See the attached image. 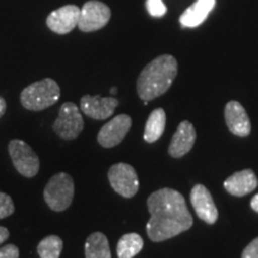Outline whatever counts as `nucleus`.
<instances>
[{
    "label": "nucleus",
    "mask_w": 258,
    "mask_h": 258,
    "mask_svg": "<svg viewBox=\"0 0 258 258\" xmlns=\"http://www.w3.org/2000/svg\"><path fill=\"white\" fill-rule=\"evenodd\" d=\"M151 218L146 225L148 238L159 243L188 231L194 224L183 195L177 190L163 188L147 199Z\"/></svg>",
    "instance_id": "nucleus-1"
},
{
    "label": "nucleus",
    "mask_w": 258,
    "mask_h": 258,
    "mask_svg": "<svg viewBox=\"0 0 258 258\" xmlns=\"http://www.w3.org/2000/svg\"><path fill=\"white\" fill-rule=\"evenodd\" d=\"M178 63L172 55H160L141 71L137 82L138 95L144 102H150L164 95L175 80Z\"/></svg>",
    "instance_id": "nucleus-2"
},
{
    "label": "nucleus",
    "mask_w": 258,
    "mask_h": 258,
    "mask_svg": "<svg viewBox=\"0 0 258 258\" xmlns=\"http://www.w3.org/2000/svg\"><path fill=\"white\" fill-rule=\"evenodd\" d=\"M61 95L59 84L51 78H44L27 86L21 92V104L30 111H42L56 104Z\"/></svg>",
    "instance_id": "nucleus-3"
},
{
    "label": "nucleus",
    "mask_w": 258,
    "mask_h": 258,
    "mask_svg": "<svg viewBox=\"0 0 258 258\" xmlns=\"http://www.w3.org/2000/svg\"><path fill=\"white\" fill-rule=\"evenodd\" d=\"M43 199L51 211L63 212L72 205L74 180L66 172H59L48 180L43 190Z\"/></svg>",
    "instance_id": "nucleus-4"
},
{
    "label": "nucleus",
    "mask_w": 258,
    "mask_h": 258,
    "mask_svg": "<svg viewBox=\"0 0 258 258\" xmlns=\"http://www.w3.org/2000/svg\"><path fill=\"white\" fill-rule=\"evenodd\" d=\"M84 120L78 108L72 102H66L61 105L59 116L53 123V131L62 140L71 141L79 137L84 129Z\"/></svg>",
    "instance_id": "nucleus-5"
},
{
    "label": "nucleus",
    "mask_w": 258,
    "mask_h": 258,
    "mask_svg": "<svg viewBox=\"0 0 258 258\" xmlns=\"http://www.w3.org/2000/svg\"><path fill=\"white\" fill-rule=\"evenodd\" d=\"M9 154L15 169L27 178H32L40 171V159L34 150L23 140L14 139L9 144Z\"/></svg>",
    "instance_id": "nucleus-6"
},
{
    "label": "nucleus",
    "mask_w": 258,
    "mask_h": 258,
    "mask_svg": "<svg viewBox=\"0 0 258 258\" xmlns=\"http://www.w3.org/2000/svg\"><path fill=\"white\" fill-rule=\"evenodd\" d=\"M108 179L111 188L118 195L131 199L139 190V177L135 169L127 163L114 164L108 171Z\"/></svg>",
    "instance_id": "nucleus-7"
},
{
    "label": "nucleus",
    "mask_w": 258,
    "mask_h": 258,
    "mask_svg": "<svg viewBox=\"0 0 258 258\" xmlns=\"http://www.w3.org/2000/svg\"><path fill=\"white\" fill-rule=\"evenodd\" d=\"M111 18V10L104 3L98 0H89L80 9L78 29L83 32L101 30L109 23Z\"/></svg>",
    "instance_id": "nucleus-8"
},
{
    "label": "nucleus",
    "mask_w": 258,
    "mask_h": 258,
    "mask_svg": "<svg viewBox=\"0 0 258 258\" xmlns=\"http://www.w3.org/2000/svg\"><path fill=\"white\" fill-rule=\"evenodd\" d=\"M132 127L129 115L121 114L105 123L97 135V141L104 148H111L121 144Z\"/></svg>",
    "instance_id": "nucleus-9"
},
{
    "label": "nucleus",
    "mask_w": 258,
    "mask_h": 258,
    "mask_svg": "<svg viewBox=\"0 0 258 258\" xmlns=\"http://www.w3.org/2000/svg\"><path fill=\"white\" fill-rule=\"evenodd\" d=\"M80 9L77 5H64L50 12L46 19L47 27L57 35H66L78 27Z\"/></svg>",
    "instance_id": "nucleus-10"
},
{
    "label": "nucleus",
    "mask_w": 258,
    "mask_h": 258,
    "mask_svg": "<svg viewBox=\"0 0 258 258\" xmlns=\"http://www.w3.org/2000/svg\"><path fill=\"white\" fill-rule=\"evenodd\" d=\"M118 101L115 97L85 95L80 99V111L93 120H106L114 115Z\"/></svg>",
    "instance_id": "nucleus-11"
},
{
    "label": "nucleus",
    "mask_w": 258,
    "mask_h": 258,
    "mask_svg": "<svg viewBox=\"0 0 258 258\" xmlns=\"http://www.w3.org/2000/svg\"><path fill=\"white\" fill-rule=\"evenodd\" d=\"M190 201L198 217L209 225L218 220V208L209 190L202 184H196L190 192Z\"/></svg>",
    "instance_id": "nucleus-12"
},
{
    "label": "nucleus",
    "mask_w": 258,
    "mask_h": 258,
    "mask_svg": "<svg viewBox=\"0 0 258 258\" xmlns=\"http://www.w3.org/2000/svg\"><path fill=\"white\" fill-rule=\"evenodd\" d=\"M225 120L231 133L238 137H247L251 132V122L244 106L237 101L226 104Z\"/></svg>",
    "instance_id": "nucleus-13"
},
{
    "label": "nucleus",
    "mask_w": 258,
    "mask_h": 258,
    "mask_svg": "<svg viewBox=\"0 0 258 258\" xmlns=\"http://www.w3.org/2000/svg\"><path fill=\"white\" fill-rule=\"evenodd\" d=\"M196 140V131L189 121L180 122L169 146V154L173 158H182L190 152Z\"/></svg>",
    "instance_id": "nucleus-14"
},
{
    "label": "nucleus",
    "mask_w": 258,
    "mask_h": 258,
    "mask_svg": "<svg viewBox=\"0 0 258 258\" xmlns=\"http://www.w3.org/2000/svg\"><path fill=\"white\" fill-rule=\"evenodd\" d=\"M258 185V179L252 170L247 169L235 172L225 180L224 186L226 191L233 196H245L246 194L253 191Z\"/></svg>",
    "instance_id": "nucleus-15"
},
{
    "label": "nucleus",
    "mask_w": 258,
    "mask_h": 258,
    "mask_svg": "<svg viewBox=\"0 0 258 258\" xmlns=\"http://www.w3.org/2000/svg\"><path fill=\"white\" fill-rule=\"evenodd\" d=\"M215 0H198L195 4L185 10V12L180 16L179 22L185 28L199 27L206 21L208 15L214 9Z\"/></svg>",
    "instance_id": "nucleus-16"
},
{
    "label": "nucleus",
    "mask_w": 258,
    "mask_h": 258,
    "mask_svg": "<svg viewBox=\"0 0 258 258\" xmlns=\"http://www.w3.org/2000/svg\"><path fill=\"white\" fill-rule=\"evenodd\" d=\"M165 124L166 114L164 109L158 108L156 110H153L147 118L146 127H145L144 132V140L148 144L156 143L157 140H159L164 131H165Z\"/></svg>",
    "instance_id": "nucleus-17"
},
{
    "label": "nucleus",
    "mask_w": 258,
    "mask_h": 258,
    "mask_svg": "<svg viewBox=\"0 0 258 258\" xmlns=\"http://www.w3.org/2000/svg\"><path fill=\"white\" fill-rule=\"evenodd\" d=\"M85 258H111L109 240L102 232H93L85 241Z\"/></svg>",
    "instance_id": "nucleus-18"
},
{
    "label": "nucleus",
    "mask_w": 258,
    "mask_h": 258,
    "mask_svg": "<svg viewBox=\"0 0 258 258\" xmlns=\"http://www.w3.org/2000/svg\"><path fill=\"white\" fill-rule=\"evenodd\" d=\"M144 239L138 233H127L122 235L117 243L116 252L118 258H133L143 250Z\"/></svg>",
    "instance_id": "nucleus-19"
},
{
    "label": "nucleus",
    "mask_w": 258,
    "mask_h": 258,
    "mask_svg": "<svg viewBox=\"0 0 258 258\" xmlns=\"http://www.w3.org/2000/svg\"><path fill=\"white\" fill-rule=\"evenodd\" d=\"M63 249V241L59 235L51 234L43 238L37 245V253L40 258H60Z\"/></svg>",
    "instance_id": "nucleus-20"
},
{
    "label": "nucleus",
    "mask_w": 258,
    "mask_h": 258,
    "mask_svg": "<svg viewBox=\"0 0 258 258\" xmlns=\"http://www.w3.org/2000/svg\"><path fill=\"white\" fill-rule=\"evenodd\" d=\"M15 212L14 200L5 192H0V220L10 217Z\"/></svg>",
    "instance_id": "nucleus-21"
},
{
    "label": "nucleus",
    "mask_w": 258,
    "mask_h": 258,
    "mask_svg": "<svg viewBox=\"0 0 258 258\" xmlns=\"http://www.w3.org/2000/svg\"><path fill=\"white\" fill-rule=\"evenodd\" d=\"M146 8H147L148 14L157 18L163 17L167 11L166 6L163 3V0H146Z\"/></svg>",
    "instance_id": "nucleus-22"
},
{
    "label": "nucleus",
    "mask_w": 258,
    "mask_h": 258,
    "mask_svg": "<svg viewBox=\"0 0 258 258\" xmlns=\"http://www.w3.org/2000/svg\"><path fill=\"white\" fill-rule=\"evenodd\" d=\"M0 258H19V250L14 244H8L0 249Z\"/></svg>",
    "instance_id": "nucleus-23"
},
{
    "label": "nucleus",
    "mask_w": 258,
    "mask_h": 258,
    "mask_svg": "<svg viewBox=\"0 0 258 258\" xmlns=\"http://www.w3.org/2000/svg\"><path fill=\"white\" fill-rule=\"evenodd\" d=\"M241 258H258V237L245 247Z\"/></svg>",
    "instance_id": "nucleus-24"
},
{
    "label": "nucleus",
    "mask_w": 258,
    "mask_h": 258,
    "mask_svg": "<svg viewBox=\"0 0 258 258\" xmlns=\"http://www.w3.org/2000/svg\"><path fill=\"white\" fill-rule=\"evenodd\" d=\"M9 237H10V232L8 228L4 227V226H0V245L5 243V241L9 239Z\"/></svg>",
    "instance_id": "nucleus-25"
},
{
    "label": "nucleus",
    "mask_w": 258,
    "mask_h": 258,
    "mask_svg": "<svg viewBox=\"0 0 258 258\" xmlns=\"http://www.w3.org/2000/svg\"><path fill=\"white\" fill-rule=\"evenodd\" d=\"M6 108H8V104H6V101L0 96V117H3L6 112Z\"/></svg>",
    "instance_id": "nucleus-26"
},
{
    "label": "nucleus",
    "mask_w": 258,
    "mask_h": 258,
    "mask_svg": "<svg viewBox=\"0 0 258 258\" xmlns=\"http://www.w3.org/2000/svg\"><path fill=\"white\" fill-rule=\"evenodd\" d=\"M251 208H252L254 212L258 213V194L254 195L252 200H251Z\"/></svg>",
    "instance_id": "nucleus-27"
},
{
    "label": "nucleus",
    "mask_w": 258,
    "mask_h": 258,
    "mask_svg": "<svg viewBox=\"0 0 258 258\" xmlns=\"http://www.w3.org/2000/svg\"><path fill=\"white\" fill-rule=\"evenodd\" d=\"M116 92H117V89H116V88H112V89L110 90V93H111V95H115Z\"/></svg>",
    "instance_id": "nucleus-28"
}]
</instances>
